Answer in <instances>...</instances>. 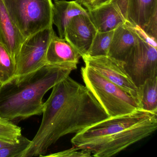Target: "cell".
Here are the masks:
<instances>
[{
  "instance_id": "6da1fadb",
  "label": "cell",
  "mask_w": 157,
  "mask_h": 157,
  "mask_svg": "<svg viewBox=\"0 0 157 157\" xmlns=\"http://www.w3.org/2000/svg\"><path fill=\"white\" fill-rule=\"evenodd\" d=\"M52 89L39 129L21 157H42L60 138L110 117L90 90L69 76Z\"/></svg>"
},
{
  "instance_id": "7a4b0ae2",
  "label": "cell",
  "mask_w": 157,
  "mask_h": 157,
  "mask_svg": "<svg viewBox=\"0 0 157 157\" xmlns=\"http://www.w3.org/2000/svg\"><path fill=\"white\" fill-rule=\"evenodd\" d=\"M157 128V113L138 109L96 123L75 134L71 142L94 157H112L149 136Z\"/></svg>"
},
{
  "instance_id": "3957f363",
  "label": "cell",
  "mask_w": 157,
  "mask_h": 157,
  "mask_svg": "<svg viewBox=\"0 0 157 157\" xmlns=\"http://www.w3.org/2000/svg\"><path fill=\"white\" fill-rule=\"evenodd\" d=\"M78 63L46 64L21 81L0 87V118L12 121L43 114V98L48 91L69 76Z\"/></svg>"
},
{
  "instance_id": "277c9868",
  "label": "cell",
  "mask_w": 157,
  "mask_h": 157,
  "mask_svg": "<svg viewBox=\"0 0 157 157\" xmlns=\"http://www.w3.org/2000/svg\"><path fill=\"white\" fill-rule=\"evenodd\" d=\"M81 73L85 86L110 117L141 109L136 98L91 68L82 67Z\"/></svg>"
},
{
  "instance_id": "5b68a950",
  "label": "cell",
  "mask_w": 157,
  "mask_h": 157,
  "mask_svg": "<svg viewBox=\"0 0 157 157\" xmlns=\"http://www.w3.org/2000/svg\"><path fill=\"white\" fill-rule=\"evenodd\" d=\"M12 20L25 38L53 27L52 0H2Z\"/></svg>"
},
{
  "instance_id": "8992f818",
  "label": "cell",
  "mask_w": 157,
  "mask_h": 157,
  "mask_svg": "<svg viewBox=\"0 0 157 157\" xmlns=\"http://www.w3.org/2000/svg\"><path fill=\"white\" fill-rule=\"evenodd\" d=\"M55 33L53 27L37 32L25 38L15 58L14 80L21 81L47 64V51Z\"/></svg>"
},
{
  "instance_id": "52a82bcc",
  "label": "cell",
  "mask_w": 157,
  "mask_h": 157,
  "mask_svg": "<svg viewBox=\"0 0 157 157\" xmlns=\"http://www.w3.org/2000/svg\"><path fill=\"white\" fill-rule=\"evenodd\" d=\"M139 35L137 42L123 63L137 88L147 80L157 77V48Z\"/></svg>"
},
{
  "instance_id": "ba28073f",
  "label": "cell",
  "mask_w": 157,
  "mask_h": 157,
  "mask_svg": "<svg viewBox=\"0 0 157 157\" xmlns=\"http://www.w3.org/2000/svg\"><path fill=\"white\" fill-rule=\"evenodd\" d=\"M127 22L157 40V0H114Z\"/></svg>"
},
{
  "instance_id": "9c48e42d",
  "label": "cell",
  "mask_w": 157,
  "mask_h": 157,
  "mask_svg": "<svg viewBox=\"0 0 157 157\" xmlns=\"http://www.w3.org/2000/svg\"><path fill=\"white\" fill-rule=\"evenodd\" d=\"M82 58L85 66L92 69L138 100L137 88L126 72L123 63L108 56H84Z\"/></svg>"
},
{
  "instance_id": "30bf717a",
  "label": "cell",
  "mask_w": 157,
  "mask_h": 157,
  "mask_svg": "<svg viewBox=\"0 0 157 157\" xmlns=\"http://www.w3.org/2000/svg\"><path fill=\"white\" fill-rule=\"evenodd\" d=\"M97 33L87 13L72 18L66 27L64 38L82 57L88 54Z\"/></svg>"
},
{
  "instance_id": "8fae6325",
  "label": "cell",
  "mask_w": 157,
  "mask_h": 157,
  "mask_svg": "<svg viewBox=\"0 0 157 157\" xmlns=\"http://www.w3.org/2000/svg\"><path fill=\"white\" fill-rule=\"evenodd\" d=\"M139 38L136 28L126 22L114 31L107 56L123 63Z\"/></svg>"
},
{
  "instance_id": "7c38bea8",
  "label": "cell",
  "mask_w": 157,
  "mask_h": 157,
  "mask_svg": "<svg viewBox=\"0 0 157 157\" xmlns=\"http://www.w3.org/2000/svg\"><path fill=\"white\" fill-rule=\"evenodd\" d=\"M87 10L90 19L99 33L114 31L126 22L114 0L96 9Z\"/></svg>"
},
{
  "instance_id": "4fadbf2b",
  "label": "cell",
  "mask_w": 157,
  "mask_h": 157,
  "mask_svg": "<svg viewBox=\"0 0 157 157\" xmlns=\"http://www.w3.org/2000/svg\"><path fill=\"white\" fill-rule=\"evenodd\" d=\"M0 37L15 61L25 38L10 17L2 0H0Z\"/></svg>"
},
{
  "instance_id": "5bb4252c",
  "label": "cell",
  "mask_w": 157,
  "mask_h": 157,
  "mask_svg": "<svg viewBox=\"0 0 157 157\" xmlns=\"http://www.w3.org/2000/svg\"><path fill=\"white\" fill-rule=\"evenodd\" d=\"M81 57L80 54L65 38L54 34L48 47L46 56L47 64H78Z\"/></svg>"
},
{
  "instance_id": "9a60e30c",
  "label": "cell",
  "mask_w": 157,
  "mask_h": 157,
  "mask_svg": "<svg viewBox=\"0 0 157 157\" xmlns=\"http://www.w3.org/2000/svg\"><path fill=\"white\" fill-rule=\"evenodd\" d=\"M87 13V10L76 1L55 0L53 3L52 22L57 28L59 37L64 38L66 27L72 18Z\"/></svg>"
},
{
  "instance_id": "2e32d148",
  "label": "cell",
  "mask_w": 157,
  "mask_h": 157,
  "mask_svg": "<svg viewBox=\"0 0 157 157\" xmlns=\"http://www.w3.org/2000/svg\"><path fill=\"white\" fill-rule=\"evenodd\" d=\"M137 94L141 109L157 113V77L147 80L137 87Z\"/></svg>"
},
{
  "instance_id": "e0dca14e",
  "label": "cell",
  "mask_w": 157,
  "mask_h": 157,
  "mask_svg": "<svg viewBox=\"0 0 157 157\" xmlns=\"http://www.w3.org/2000/svg\"><path fill=\"white\" fill-rule=\"evenodd\" d=\"M15 61L0 37V84L5 85L14 80Z\"/></svg>"
},
{
  "instance_id": "ac0fdd59",
  "label": "cell",
  "mask_w": 157,
  "mask_h": 157,
  "mask_svg": "<svg viewBox=\"0 0 157 157\" xmlns=\"http://www.w3.org/2000/svg\"><path fill=\"white\" fill-rule=\"evenodd\" d=\"M114 31L106 33L97 32L86 56L90 57L108 56Z\"/></svg>"
},
{
  "instance_id": "d6986e66",
  "label": "cell",
  "mask_w": 157,
  "mask_h": 157,
  "mask_svg": "<svg viewBox=\"0 0 157 157\" xmlns=\"http://www.w3.org/2000/svg\"><path fill=\"white\" fill-rule=\"evenodd\" d=\"M22 136L21 127L12 121L0 118V140L12 143L18 142Z\"/></svg>"
},
{
  "instance_id": "ffe728a7",
  "label": "cell",
  "mask_w": 157,
  "mask_h": 157,
  "mask_svg": "<svg viewBox=\"0 0 157 157\" xmlns=\"http://www.w3.org/2000/svg\"><path fill=\"white\" fill-rule=\"evenodd\" d=\"M31 142V140L22 135L17 143L0 149V157H21Z\"/></svg>"
},
{
  "instance_id": "44dd1931",
  "label": "cell",
  "mask_w": 157,
  "mask_h": 157,
  "mask_svg": "<svg viewBox=\"0 0 157 157\" xmlns=\"http://www.w3.org/2000/svg\"><path fill=\"white\" fill-rule=\"evenodd\" d=\"M91 153L88 151L81 149L74 146L73 147L56 153L42 156L43 157H90Z\"/></svg>"
},
{
  "instance_id": "7402d4cb",
  "label": "cell",
  "mask_w": 157,
  "mask_h": 157,
  "mask_svg": "<svg viewBox=\"0 0 157 157\" xmlns=\"http://www.w3.org/2000/svg\"><path fill=\"white\" fill-rule=\"evenodd\" d=\"M113 0H76V1L82 6H83L87 10H92L107 3Z\"/></svg>"
},
{
  "instance_id": "603a6c76",
  "label": "cell",
  "mask_w": 157,
  "mask_h": 157,
  "mask_svg": "<svg viewBox=\"0 0 157 157\" xmlns=\"http://www.w3.org/2000/svg\"><path fill=\"white\" fill-rule=\"evenodd\" d=\"M11 144H13V143H10V142H7V141L0 140V149L2 148L6 147V146H9V145Z\"/></svg>"
},
{
  "instance_id": "cb8c5ba5",
  "label": "cell",
  "mask_w": 157,
  "mask_h": 157,
  "mask_svg": "<svg viewBox=\"0 0 157 157\" xmlns=\"http://www.w3.org/2000/svg\"><path fill=\"white\" fill-rule=\"evenodd\" d=\"M1 86H2V85H1V84H0V87H1Z\"/></svg>"
}]
</instances>
